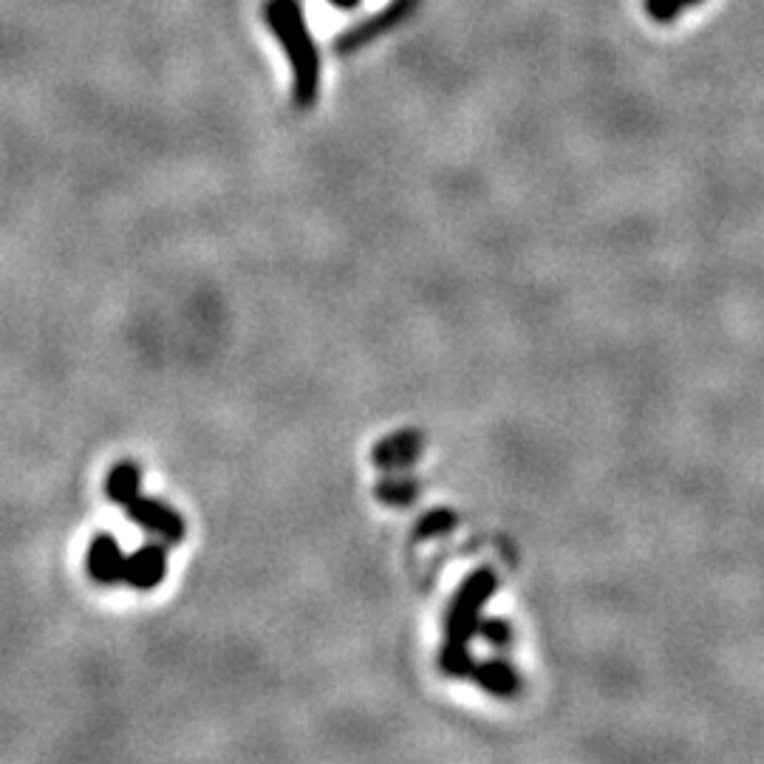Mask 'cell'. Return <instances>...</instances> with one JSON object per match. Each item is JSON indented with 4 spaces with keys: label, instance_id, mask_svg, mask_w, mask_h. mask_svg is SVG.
Wrapping results in <instances>:
<instances>
[{
    "label": "cell",
    "instance_id": "cell-1",
    "mask_svg": "<svg viewBox=\"0 0 764 764\" xmlns=\"http://www.w3.org/2000/svg\"><path fill=\"white\" fill-rule=\"evenodd\" d=\"M266 23L289 54V63L295 71V100L300 108H309L315 102L317 85H320V60H317L315 40L303 20L298 0H269Z\"/></svg>",
    "mask_w": 764,
    "mask_h": 764
},
{
    "label": "cell",
    "instance_id": "cell-2",
    "mask_svg": "<svg viewBox=\"0 0 764 764\" xmlns=\"http://www.w3.org/2000/svg\"><path fill=\"white\" fill-rule=\"evenodd\" d=\"M108 496L117 501L125 513L131 515L136 524H142L145 530L156 532L167 544H179L184 535V521L165 507L162 501L145 499L139 493V470L131 462H122L111 470L108 476Z\"/></svg>",
    "mask_w": 764,
    "mask_h": 764
},
{
    "label": "cell",
    "instance_id": "cell-3",
    "mask_svg": "<svg viewBox=\"0 0 764 764\" xmlns=\"http://www.w3.org/2000/svg\"><path fill=\"white\" fill-rule=\"evenodd\" d=\"M167 558L165 549L159 544H148V547L136 549L133 555H125V566H122V583H128L133 589H153L159 586L165 578Z\"/></svg>",
    "mask_w": 764,
    "mask_h": 764
},
{
    "label": "cell",
    "instance_id": "cell-4",
    "mask_svg": "<svg viewBox=\"0 0 764 764\" xmlns=\"http://www.w3.org/2000/svg\"><path fill=\"white\" fill-rule=\"evenodd\" d=\"M122 566H125V555L117 547V541L111 535H100L88 552L91 575L102 583H122Z\"/></svg>",
    "mask_w": 764,
    "mask_h": 764
},
{
    "label": "cell",
    "instance_id": "cell-5",
    "mask_svg": "<svg viewBox=\"0 0 764 764\" xmlns=\"http://www.w3.org/2000/svg\"><path fill=\"white\" fill-rule=\"evenodd\" d=\"M682 6L680 0H646V12L651 15V20H657V23H671V20H677L682 15Z\"/></svg>",
    "mask_w": 764,
    "mask_h": 764
},
{
    "label": "cell",
    "instance_id": "cell-6",
    "mask_svg": "<svg viewBox=\"0 0 764 764\" xmlns=\"http://www.w3.org/2000/svg\"><path fill=\"white\" fill-rule=\"evenodd\" d=\"M329 3H332V6H337V9H354L360 0H329Z\"/></svg>",
    "mask_w": 764,
    "mask_h": 764
},
{
    "label": "cell",
    "instance_id": "cell-7",
    "mask_svg": "<svg viewBox=\"0 0 764 764\" xmlns=\"http://www.w3.org/2000/svg\"><path fill=\"white\" fill-rule=\"evenodd\" d=\"M680 3H682V6H699L702 0H680Z\"/></svg>",
    "mask_w": 764,
    "mask_h": 764
}]
</instances>
